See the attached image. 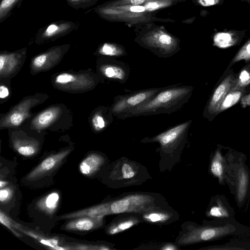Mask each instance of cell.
I'll list each match as a JSON object with an SVG mask.
<instances>
[{
	"label": "cell",
	"mask_w": 250,
	"mask_h": 250,
	"mask_svg": "<svg viewBox=\"0 0 250 250\" xmlns=\"http://www.w3.org/2000/svg\"><path fill=\"white\" fill-rule=\"evenodd\" d=\"M12 195V191L9 188H1L0 191V200L1 203L9 200Z\"/></svg>",
	"instance_id": "cell-35"
},
{
	"label": "cell",
	"mask_w": 250,
	"mask_h": 250,
	"mask_svg": "<svg viewBox=\"0 0 250 250\" xmlns=\"http://www.w3.org/2000/svg\"><path fill=\"white\" fill-rule=\"evenodd\" d=\"M9 95V90L7 86L3 84H1L0 86V98L4 99Z\"/></svg>",
	"instance_id": "cell-37"
},
{
	"label": "cell",
	"mask_w": 250,
	"mask_h": 250,
	"mask_svg": "<svg viewBox=\"0 0 250 250\" xmlns=\"http://www.w3.org/2000/svg\"><path fill=\"white\" fill-rule=\"evenodd\" d=\"M144 44L160 57L167 58L178 51L177 42L171 36L162 33L146 39Z\"/></svg>",
	"instance_id": "cell-5"
},
{
	"label": "cell",
	"mask_w": 250,
	"mask_h": 250,
	"mask_svg": "<svg viewBox=\"0 0 250 250\" xmlns=\"http://www.w3.org/2000/svg\"><path fill=\"white\" fill-rule=\"evenodd\" d=\"M193 88L191 85L177 84L167 86L148 101L130 110L122 119L175 112L189 101Z\"/></svg>",
	"instance_id": "cell-1"
},
{
	"label": "cell",
	"mask_w": 250,
	"mask_h": 250,
	"mask_svg": "<svg viewBox=\"0 0 250 250\" xmlns=\"http://www.w3.org/2000/svg\"><path fill=\"white\" fill-rule=\"evenodd\" d=\"M192 120H188L168 128L167 130L152 137H146L142 142H158L161 149L164 151H173L184 146L188 137V129Z\"/></svg>",
	"instance_id": "cell-2"
},
{
	"label": "cell",
	"mask_w": 250,
	"mask_h": 250,
	"mask_svg": "<svg viewBox=\"0 0 250 250\" xmlns=\"http://www.w3.org/2000/svg\"><path fill=\"white\" fill-rule=\"evenodd\" d=\"M6 183L5 181H2V180L0 181V188H2L3 187H4L6 185Z\"/></svg>",
	"instance_id": "cell-40"
},
{
	"label": "cell",
	"mask_w": 250,
	"mask_h": 250,
	"mask_svg": "<svg viewBox=\"0 0 250 250\" xmlns=\"http://www.w3.org/2000/svg\"><path fill=\"white\" fill-rule=\"evenodd\" d=\"M138 222L136 218L132 217L124 218L112 224L108 228L107 232L111 235L117 234L131 228Z\"/></svg>",
	"instance_id": "cell-26"
},
{
	"label": "cell",
	"mask_w": 250,
	"mask_h": 250,
	"mask_svg": "<svg viewBox=\"0 0 250 250\" xmlns=\"http://www.w3.org/2000/svg\"><path fill=\"white\" fill-rule=\"evenodd\" d=\"M104 216H82L72 218L63 226V229L69 231H88L101 226Z\"/></svg>",
	"instance_id": "cell-14"
},
{
	"label": "cell",
	"mask_w": 250,
	"mask_h": 250,
	"mask_svg": "<svg viewBox=\"0 0 250 250\" xmlns=\"http://www.w3.org/2000/svg\"><path fill=\"white\" fill-rule=\"evenodd\" d=\"M149 197L143 195H132L116 200L109 204L110 214L138 211L144 208Z\"/></svg>",
	"instance_id": "cell-10"
},
{
	"label": "cell",
	"mask_w": 250,
	"mask_h": 250,
	"mask_svg": "<svg viewBox=\"0 0 250 250\" xmlns=\"http://www.w3.org/2000/svg\"><path fill=\"white\" fill-rule=\"evenodd\" d=\"M208 215L214 221H230L234 220V211L226 198L217 195L212 199L208 210Z\"/></svg>",
	"instance_id": "cell-12"
},
{
	"label": "cell",
	"mask_w": 250,
	"mask_h": 250,
	"mask_svg": "<svg viewBox=\"0 0 250 250\" xmlns=\"http://www.w3.org/2000/svg\"><path fill=\"white\" fill-rule=\"evenodd\" d=\"M229 69L226 70L227 72L216 85L205 107L203 116L209 121L212 120L218 114L220 106L234 81L236 74Z\"/></svg>",
	"instance_id": "cell-4"
},
{
	"label": "cell",
	"mask_w": 250,
	"mask_h": 250,
	"mask_svg": "<svg viewBox=\"0 0 250 250\" xmlns=\"http://www.w3.org/2000/svg\"><path fill=\"white\" fill-rule=\"evenodd\" d=\"M19 60L15 54H1L0 56L1 76L9 75L19 65Z\"/></svg>",
	"instance_id": "cell-22"
},
{
	"label": "cell",
	"mask_w": 250,
	"mask_h": 250,
	"mask_svg": "<svg viewBox=\"0 0 250 250\" xmlns=\"http://www.w3.org/2000/svg\"><path fill=\"white\" fill-rule=\"evenodd\" d=\"M243 164L241 161L239 164H237V166L234 165L236 168H234V170L236 172L233 174L231 170L230 172V174L234 175L231 180L234 178L237 199L239 203L243 202L246 199L250 186V175L246 167Z\"/></svg>",
	"instance_id": "cell-13"
},
{
	"label": "cell",
	"mask_w": 250,
	"mask_h": 250,
	"mask_svg": "<svg viewBox=\"0 0 250 250\" xmlns=\"http://www.w3.org/2000/svg\"><path fill=\"white\" fill-rule=\"evenodd\" d=\"M109 214H110L109 203H104L62 215L60 217V219H72L82 216H104Z\"/></svg>",
	"instance_id": "cell-17"
},
{
	"label": "cell",
	"mask_w": 250,
	"mask_h": 250,
	"mask_svg": "<svg viewBox=\"0 0 250 250\" xmlns=\"http://www.w3.org/2000/svg\"><path fill=\"white\" fill-rule=\"evenodd\" d=\"M129 10L133 13H142L146 11L144 5H132L129 7Z\"/></svg>",
	"instance_id": "cell-38"
},
{
	"label": "cell",
	"mask_w": 250,
	"mask_h": 250,
	"mask_svg": "<svg viewBox=\"0 0 250 250\" xmlns=\"http://www.w3.org/2000/svg\"><path fill=\"white\" fill-rule=\"evenodd\" d=\"M241 60H244L246 62H250V37L237 52L227 68H229L233 64Z\"/></svg>",
	"instance_id": "cell-27"
},
{
	"label": "cell",
	"mask_w": 250,
	"mask_h": 250,
	"mask_svg": "<svg viewBox=\"0 0 250 250\" xmlns=\"http://www.w3.org/2000/svg\"><path fill=\"white\" fill-rule=\"evenodd\" d=\"M168 218V214L158 211H151L144 216L145 219L153 223L163 222Z\"/></svg>",
	"instance_id": "cell-29"
},
{
	"label": "cell",
	"mask_w": 250,
	"mask_h": 250,
	"mask_svg": "<svg viewBox=\"0 0 250 250\" xmlns=\"http://www.w3.org/2000/svg\"><path fill=\"white\" fill-rule=\"evenodd\" d=\"M18 0H2L0 4V19Z\"/></svg>",
	"instance_id": "cell-33"
},
{
	"label": "cell",
	"mask_w": 250,
	"mask_h": 250,
	"mask_svg": "<svg viewBox=\"0 0 250 250\" xmlns=\"http://www.w3.org/2000/svg\"><path fill=\"white\" fill-rule=\"evenodd\" d=\"M246 30L224 29L216 31L212 36L213 44L220 48H228L239 45L245 36Z\"/></svg>",
	"instance_id": "cell-11"
},
{
	"label": "cell",
	"mask_w": 250,
	"mask_h": 250,
	"mask_svg": "<svg viewBox=\"0 0 250 250\" xmlns=\"http://www.w3.org/2000/svg\"><path fill=\"white\" fill-rule=\"evenodd\" d=\"M111 108H103L97 112L92 118V125L96 131L104 130L113 120Z\"/></svg>",
	"instance_id": "cell-19"
},
{
	"label": "cell",
	"mask_w": 250,
	"mask_h": 250,
	"mask_svg": "<svg viewBox=\"0 0 250 250\" xmlns=\"http://www.w3.org/2000/svg\"><path fill=\"white\" fill-rule=\"evenodd\" d=\"M230 161H227L220 149H217L212 158L210 169L211 173L220 181L229 180Z\"/></svg>",
	"instance_id": "cell-15"
},
{
	"label": "cell",
	"mask_w": 250,
	"mask_h": 250,
	"mask_svg": "<svg viewBox=\"0 0 250 250\" xmlns=\"http://www.w3.org/2000/svg\"><path fill=\"white\" fill-rule=\"evenodd\" d=\"M99 53L104 56L118 57L124 56L125 51L120 46L105 43L99 49Z\"/></svg>",
	"instance_id": "cell-28"
},
{
	"label": "cell",
	"mask_w": 250,
	"mask_h": 250,
	"mask_svg": "<svg viewBox=\"0 0 250 250\" xmlns=\"http://www.w3.org/2000/svg\"><path fill=\"white\" fill-rule=\"evenodd\" d=\"M70 149L50 155L42 161L25 177L28 181H35L43 177L57 168L69 154Z\"/></svg>",
	"instance_id": "cell-7"
},
{
	"label": "cell",
	"mask_w": 250,
	"mask_h": 250,
	"mask_svg": "<svg viewBox=\"0 0 250 250\" xmlns=\"http://www.w3.org/2000/svg\"><path fill=\"white\" fill-rule=\"evenodd\" d=\"M246 1L248 3V4L249 5H250V0H248Z\"/></svg>",
	"instance_id": "cell-42"
},
{
	"label": "cell",
	"mask_w": 250,
	"mask_h": 250,
	"mask_svg": "<svg viewBox=\"0 0 250 250\" xmlns=\"http://www.w3.org/2000/svg\"><path fill=\"white\" fill-rule=\"evenodd\" d=\"M59 26L55 24L49 25L45 30L44 35L46 37H50L54 35L59 30Z\"/></svg>",
	"instance_id": "cell-36"
},
{
	"label": "cell",
	"mask_w": 250,
	"mask_h": 250,
	"mask_svg": "<svg viewBox=\"0 0 250 250\" xmlns=\"http://www.w3.org/2000/svg\"><path fill=\"white\" fill-rule=\"evenodd\" d=\"M165 87L148 88L116 96L110 107L113 115L122 119L130 110L148 101Z\"/></svg>",
	"instance_id": "cell-3"
},
{
	"label": "cell",
	"mask_w": 250,
	"mask_h": 250,
	"mask_svg": "<svg viewBox=\"0 0 250 250\" xmlns=\"http://www.w3.org/2000/svg\"><path fill=\"white\" fill-rule=\"evenodd\" d=\"M163 249H164V250H174L175 249L174 248V247L173 246L168 245V246H167L164 247V248H163Z\"/></svg>",
	"instance_id": "cell-39"
},
{
	"label": "cell",
	"mask_w": 250,
	"mask_h": 250,
	"mask_svg": "<svg viewBox=\"0 0 250 250\" xmlns=\"http://www.w3.org/2000/svg\"><path fill=\"white\" fill-rule=\"evenodd\" d=\"M71 1H78L81 0H70Z\"/></svg>",
	"instance_id": "cell-41"
},
{
	"label": "cell",
	"mask_w": 250,
	"mask_h": 250,
	"mask_svg": "<svg viewBox=\"0 0 250 250\" xmlns=\"http://www.w3.org/2000/svg\"><path fill=\"white\" fill-rule=\"evenodd\" d=\"M237 89L244 90L247 92L250 90V62L236 74L230 90Z\"/></svg>",
	"instance_id": "cell-21"
},
{
	"label": "cell",
	"mask_w": 250,
	"mask_h": 250,
	"mask_svg": "<svg viewBox=\"0 0 250 250\" xmlns=\"http://www.w3.org/2000/svg\"><path fill=\"white\" fill-rule=\"evenodd\" d=\"M199 4L204 7L222 5L224 0H197Z\"/></svg>",
	"instance_id": "cell-34"
},
{
	"label": "cell",
	"mask_w": 250,
	"mask_h": 250,
	"mask_svg": "<svg viewBox=\"0 0 250 250\" xmlns=\"http://www.w3.org/2000/svg\"><path fill=\"white\" fill-rule=\"evenodd\" d=\"M104 162L103 156L97 153H92L81 162L79 170L83 175H91L98 170Z\"/></svg>",
	"instance_id": "cell-18"
},
{
	"label": "cell",
	"mask_w": 250,
	"mask_h": 250,
	"mask_svg": "<svg viewBox=\"0 0 250 250\" xmlns=\"http://www.w3.org/2000/svg\"><path fill=\"white\" fill-rule=\"evenodd\" d=\"M37 99L29 98L18 104L6 115L0 122V126L3 127L19 126L30 116V110L36 103Z\"/></svg>",
	"instance_id": "cell-8"
},
{
	"label": "cell",
	"mask_w": 250,
	"mask_h": 250,
	"mask_svg": "<svg viewBox=\"0 0 250 250\" xmlns=\"http://www.w3.org/2000/svg\"><path fill=\"white\" fill-rule=\"evenodd\" d=\"M60 199L58 192H52L39 201L38 208L48 214H51L56 209Z\"/></svg>",
	"instance_id": "cell-23"
},
{
	"label": "cell",
	"mask_w": 250,
	"mask_h": 250,
	"mask_svg": "<svg viewBox=\"0 0 250 250\" xmlns=\"http://www.w3.org/2000/svg\"><path fill=\"white\" fill-rule=\"evenodd\" d=\"M167 2L163 1H149L145 4L144 6L146 11H152L167 6Z\"/></svg>",
	"instance_id": "cell-32"
},
{
	"label": "cell",
	"mask_w": 250,
	"mask_h": 250,
	"mask_svg": "<svg viewBox=\"0 0 250 250\" xmlns=\"http://www.w3.org/2000/svg\"><path fill=\"white\" fill-rule=\"evenodd\" d=\"M99 70L104 77L117 81L120 83H125L130 74L128 66L122 62L116 60L101 62L99 66Z\"/></svg>",
	"instance_id": "cell-9"
},
{
	"label": "cell",
	"mask_w": 250,
	"mask_h": 250,
	"mask_svg": "<svg viewBox=\"0 0 250 250\" xmlns=\"http://www.w3.org/2000/svg\"><path fill=\"white\" fill-rule=\"evenodd\" d=\"M122 176L125 179H129L135 175V171L133 167L129 164H123L121 168Z\"/></svg>",
	"instance_id": "cell-31"
},
{
	"label": "cell",
	"mask_w": 250,
	"mask_h": 250,
	"mask_svg": "<svg viewBox=\"0 0 250 250\" xmlns=\"http://www.w3.org/2000/svg\"><path fill=\"white\" fill-rule=\"evenodd\" d=\"M0 222L1 224L9 229L17 236H21L15 230V228L14 227V224L12 222V220L1 210H0Z\"/></svg>",
	"instance_id": "cell-30"
},
{
	"label": "cell",
	"mask_w": 250,
	"mask_h": 250,
	"mask_svg": "<svg viewBox=\"0 0 250 250\" xmlns=\"http://www.w3.org/2000/svg\"><path fill=\"white\" fill-rule=\"evenodd\" d=\"M62 109L60 107H52L40 113L32 120V127L36 129H43L51 125L60 117Z\"/></svg>",
	"instance_id": "cell-16"
},
{
	"label": "cell",
	"mask_w": 250,
	"mask_h": 250,
	"mask_svg": "<svg viewBox=\"0 0 250 250\" xmlns=\"http://www.w3.org/2000/svg\"><path fill=\"white\" fill-rule=\"evenodd\" d=\"M94 80L85 74H76L62 73L56 76L55 83L59 88L68 90H79L93 87Z\"/></svg>",
	"instance_id": "cell-6"
},
{
	"label": "cell",
	"mask_w": 250,
	"mask_h": 250,
	"mask_svg": "<svg viewBox=\"0 0 250 250\" xmlns=\"http://www.w3.org/2000/svg\"><path fill=\"white\" fill-rule=\"evenodd\" d=\"M244 90H230L223 100L219 110L218 114L228 109L236 104L246 93Z\"/></svg>",
	"instance_id": "cell-24"
},
{
	"label": "cell",
	"mask_w": 250,
	"mask_h": 250,
	"mask_svg": "<svg viewBox=\"0 0 250 250\" xmlns=\"http://www.w3.org/2000/svg\"><path fill=\"white\" fill-rule=\"evenodd\" d=\"M13 144L17 152L24 156H31L37 151L35 143L31 140L17 139Z\"/></svg>",
	"instance_id": "cell-25"
},
{
	"label": "cell",
	"mask_w": 250,
	"mask_h": 250,
	"mask_svg": "<svg viewBox=\"0 0 250 250\" xmlns=\"http://www.w3.org/2000/svg\"><path fill=\"white\" fill-rule=\"evenodd\" d=\"M59 54L49 52L40 54L32 60V68L35 71L46 69L54 65L59 59Z\"/></svg>",
	"instance_id": "cell-20"
}]
</instances>
